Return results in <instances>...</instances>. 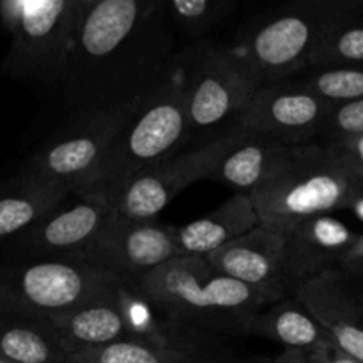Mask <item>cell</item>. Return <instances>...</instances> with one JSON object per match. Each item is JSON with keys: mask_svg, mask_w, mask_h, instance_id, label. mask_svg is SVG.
Masks as SVG:
<instances>
[{"mask_svg": "<svg viewBox=\"0 0 363 363\" xmlns=\"http://www.w3.org/2000/svg\"><path fill=\"white\" fill-rule=\"evenodd\" d=\"M261 223L280 230L363 202V181L323 145H305L280 177L250 194Z\"/></svg>", "mask_w": 363, "mask_h": 363, "instance_id": "cell-6", "label": "cell"}, {"mask_svg": "<svg viewBox=\"0 0 363 363\" xmlns=\"http://www.w3.org/2000/svg\"><path fill=\"white\" fill-rule=\"evenodd\" d=\"M248 335L262 337L293 351L312 350L330 340L311 312L294 296L264 305L250 323Z\"/></svg>", "mask_w": 363, "mask_h": 363, "instance_id": "cell-21", "label": "cell"}, {"mask_svg": "<svg viewBox=\"0 0 363 363\" xmlns=\"http://www.w3.org/2000/svg\"><path fill=\"white\" fill-rule=\"evenodd\" d=\"M0 358L9 363H66L48 323L0 307Z\"/></svg>", "mask_w": 363, "mask_h": 363, "instance_id": "cell-22", "label": "cell"}, {"mask_svg": "<svg viewBox=\"0 0 363 363\" xmlns=\"http://www.w3.org/2000/svg\"><path fill=\"white\" fill-rule=\"evenodd\" d=\"M190 363H211V362H206V360H201V358H191Z\"/></svg>", "mask_w": 363, "mask_h": 363, "instance_id": "cell-32", "label": "cell"}, {"mask_svg": "<svg viewBox=\"0 0 363 363\" xmlns=\"http://www.w3.org/2000/svg\"><path fill=\"white\" fill-rule=\"evenodd\" d=\"M318 144L323 145L333 158L344 163L351 172L357 174L363 181V135L318 142Z\"/></svg>", "mask_w": 363, "mask_h": 363, "instance_id": "cell-29", "label": "cell"}, {"mask_svg": "<svg viewBox=\"0 0 363 363\" xmlns=\"http://www.w3.org/2000/svg\"><path fill=\"white\" fill-rule=\"evenodd\" d=\"M353 7L339 0L284 4L243 27L227 50L257 85L287 80L307 69L328 32L354 16Z\"/></svg>", "mask_w": 363, "mask_h": 363, "instance_id": "cell-4", "label": "cell"}, {"mask_svg": "<svg viewBox=\"0 0 363 363\" xmlns=\"http://www.w3.org/2000/svg\"><path fill=\"white\" fill-rule=\"evenodd\" d=\"M186 80V149L202 147L234 131L259 87L225 45L194 43L179 53Z\"/></svg>", "mask_w": 363, "mask_h": 363, "instance_id": "cell-7", "label": "cell"}, {"mask_svg": "<svg viewBox=\"0 0 363 363\" xmlns=\"http://www.w3.org/2000/svg\"><path fill=\"white\" fill-rule=\"evenodd\" d=\"M236 128L208 145L184 149L179 155L145 170L131 179L113 199V211L131 220H156V216L195 181L208 179L222 156L245 135Z\"/></svg>", "mask_w": 363, "mask_h": 363, "instance_id": "cell-12", "label": "cell"}, {"mask_svg": "<svg viewBox=\"0 0 363 363\" xmlns=\"http://www.w3.org/2000/svg\"><path fill=\"white\" fill-rule=\"evenodd\" d=\"M186 137V80L176 55L169 74L128 119L94 174L74 191L99 194L113 202L131 179L184 151Z\"/></svg>", "mask_w": 363, "mask_h": 363, "instance_id": "cell-3", "label": "cell"}, {"mask_svg": "<svg viewBox=\"0 0 363 363\" xmlns=\"http://www.w3.org/2000/svg\"><path fill=\"white\" fill-rule=\"evenodd\" d=\"M287 80L332 106L363 98V66L311 67Z\"/></svg>", "mask_w": 363, "mask_h": 363, "instance_id": "cell-24", "label": "cell"}, {"mask_svg": "<svg viewBox=\"0 0 363 363\" xmlns=\"http://www.w3.org/2000/svg\"><path fill=\"white\" fill-rule=\"evenodd\" d=\"M147 96L112 108L67 112L64 123L32 149L20 170L78 190L94 174L113 138Z\"/></svg>", "mask_w": 363, "mask_h": 363, "instance_id": "cell-9", "label": "cell"}, {"mask_svg": "<svg viewBox=\"0 0 363 363\" xmlns=\"http://www.w3.org/2000/svg\"><path fill=\"white\" fill-rule=\"evenodd\" d=\"M89 0H2L0 25L9 48L0 74L59 92L74 32Z\"/></svg>", "mask_w": 363, "mask_h": 363, "instance_id": "cell-5", "label": "cell"}, {"mask_svg": "<svg viewBox=\"0 0 363 363\" xmlns=\"http://www.w3.org/2000/svg\"><path fill=\"white\" fill-rule=\"evenodd\" d=\"M362 255H363V236H358L357 243L353 245V248H351V250H350V254L346 255V259H344L342 266H344V264H347V262L354 261V259L362 257ZM342 266H340V268H342Z\"/></svg>", "mask_w": 363, "mask_h": 363, "instance_id": "cell-31", "label": "cell"}, {"mask_svg": "<svg viewBox=\"0 0 363 363\" xmlns=\"http://www.w3.org/2000/svg\"><path fill=\"white\" fill-rule=\"evenodd\" d=\"M126 284L170 321L197 333L248 335L255 314L272 303L259 291L220 273L206 257H176Z\"/></svg>", "mask_w": 363, "mask_h": 363, "instance_id": "cell-2", "label": "cell"}, {"mask_svg": "<svg viewBox=\"0 0 363 363\" xmlns=\"http://www.w3.org/2000/svg\"><path fill=\"white\" fill-rule=\"evenodd\" d=\"M358 296H360V303H362V308H363V293H358Z\"/></svg>", "mask_w": 363, "mask_h": 363, "instance_id": "cell-33", "label": "cell"}, {"mask_svg": "<svg viewBox=\"0 0 363 363\" xmlns=\"http://www.w3.org/2000/svg\"><path fill=\"white\" fill-rule=\"evenodd\" d=\"M277 363H360L344 351H340L332 340L319 346L312 347V350L303 351H293L284 350L279 357L275 358Z\"/></svg>", "mask_w": 363, "mask_h": 363, "instance_id": "cell-28", "label": "cell"}, {"mask_svg": "<svg viewBox=\"0 0 363 363\" xmlns=\"http://www.w3.org/2000/svg\"><path fill=\"white\" fill-rule=\"evenodd\" d=\"M287 268L293 287L330 269H340L358 236L332 215L308 218L286 230ZM294 293V291H293Z\"/></svg>", "mask_w": 363, "mask_h": 363, "instance_id": "cell-17", "label": "cell"}, {"mask_svg": "<svg viewBox=\"0 0 363 363\" xmlns=\"http://www.w3.org/2000/svg\"><path fill=\"white\" fill-rule=\"evenodd\" d=\"M363 66V20L357 14L340 21L312 53L311 67Z\"/></svg>", "mask_w": 363, "mask_h": 363, "instance_id": "cell-25", "label": "cell"}, {"mask_svg": "<svg viewBox=\"0 0 363 363\" xmlns=\"http://www.w3.org/2000/svg\"><path fill=\"white\" fill-rule=\"evenodd\" d=\"M293 296L340 351L363 363V308L354 279L342 269H330L300 284Z\"/></svg>", "mask_w": 363, "mask_h": 363, "instance_id": "cell-15", "label": "cell"}, {"mask_svg": "<svg viewBox=\"0 0 363 363\" xmlns=\"http://www.w3.org/2000/svg\"><path fill=\"white\" fill-rule=\"evenodd\" d=\"M344 273H347L350 277H353V279H357V277H363V255L362 257L354 259V261L347 262V264H344L342 268Z\"/></svg>", "mask_w": 363, "mask_h": 363, "instance_id": "cell-30", "label": "cell"}, {"mask_svg": "<svg viewBox=\"0 0 363 363\" xmlns=\"http://www.w3.org/2000/svg\"><path fill=\"white\" fill-rule=\"evenodd\" d=\"M119 282L82 261L0 257V307L43 321L78 305L112 296Z\"/></svg>", "mask_w": 363, "mask_h": 363, "instance_id": "cell-8", "label": "cell"}, {"mask_svg": "<svg viewBox=\"0 0 363 363\" xmlns=\"http://www.w3.org/2000/svg\"><path fill=\"white\" fill-rule=\"evenodd\" d=\"M112 211V202L103 195L71 191L27 233L6 245L0 257L80 261Z\"/></svg>", "mask_w": 363, "mask_h": 363, "instance_id": "cell-10", "label": "cell"}, {"mask_svg": "<svg viewBox=\"0 0 363 363\" xmlns=\"http://www.w3.org/2000/svg\"><path fill=\"white\" fill-rule=\"evenodd\" d=\"M121 284V282H119ZM60 350L69 357L82 350L101 347L106 344L131 342L126 318L112 296L89 301L46 319Z\"/></svg>", "mask_w": 363, "mask_h": 363, "instance_id": "cell-18", "label": "cell"}, {"mask_svg": "<svg viewBox=\"0 0 363 363\" xmlns=\"http://www.w3.org/2000/svg\"><path fill=\"white\" fill-rule=\"evenodd\" d=\"M240 9L236 0H172L165 2V14L174 32L190 39V45L208 39V35L225 23Z\"/></svg>", "mask_w": 363, "mask_h": 363, "instance_id": "cell-23", "label": "cell"}, {"mask_svg": "<svg viewBox=\"0 0 363 363\" xmlns=\"http://www.w3.org/2000/svg\"><path fill=\"white\" fill-rule=\"evenodd\" d=\"M206 259L220 273L259 291L272 301L293 296L284 230L259 223L250 233Z\"/></svg>", "mask_w": 363, "mask_h": 363, "instance_id": "cell-14", "label": "cell"}, {"mask_svg": "<svg viewBox=\"0 0 363 363\" xmlns=\"http://www.w3.org/2000/svg\"><path fill=\"white\" fill-rule=\"evenodd\" d=\"M303 147L280 144L264 135L245 131L216 163L208 179L233 188L236 194L250 195L282 176L296 162Z\"/></svg>", "mask_w": 363, "mask_h": 363, "instance_id": "cell-16", "label": "cell"}, {"mask_svg": "<svg viewBox=\"0 0 363 363\" xmlns=\"http://www.w3.org/2000/svg\"><path fill=\"white\" fill-rule=\"evenodd\" d=\"M332 105L282 80L259 85L238 126L286 145L315 144L321 138Z\"/></svg>", "mask_w": 363, "mask_h": 363, "instance_id": "cell-13", "label": "cell"}, {"mask_svg": "<svg viewBox=\"0 0 363 363\" xmlns=\"http://www.w3.org/2000/svg\"><path fill=\"white\" fill-rule=\"evenodd\" d=\"M0 363H9V362H6V360H4V358H0Z\"/></svg>", "mask_w": 363, "mask_h": 363, "instance_id": "cell-34", "label": "cell"}, {"mask_svg": "<svg viewBox=\"0 0 363 363\" xmlns=\"http://www.w3.org/2000/svg\"><path fill=\"white\" fill-rule=\"evenodd\" d=\"M264 363H277L275 360H272V362H264Z\"/></svg>", "mask_w": 363, "mask_h": 363, "instance_id": "cell-35", "label": "cell"}, {"mask_svg": "<svg viewBox=\"0 0 363 363\" xmlns=\"http://www.w3.org/2000/svg\"><path fill=\"white\" fill-rule=\"evenodd\" d=\"M191 358L147 344L116 342L77 351L66 358V363H190Z\"/></svg>", "mask_w": 363, "mask_h": 363, "instance_id": "cell-26", "label": "cell"}, {"mask_svg": "<svg viewBox=\"0 0 363 363\" xmlns=\"http://www.w3.org/2000/svg\"><path fill=\"white\" fill-rule=\"evenodd\" d=\"M176 257V225L112 211L80 261L121 282H135Z\"/></svg>", "mask_w": 363, "mask_h": 363, "instance_id": "cell-11", "label": "cell"}, {"mask_svg": "<svg viewBox=\"0 0 363 363\" xmlns=\"http://www.w3.org/2000/svg\"><path fill=\"white\" fill-rule=\"evenodd\" d=\"M174 45L163 0H89L57 94L67 112L137 101L169 74Z\"/></svg>", "mask_w": 363, "mask_h": 363, "instance_id": "cell-1", "label": "cell"}, {"mask_svg": "<svg viewBox=\"0 0 363 363\" xmlns=\"http://www.w3.org/2000/svg\"><path fill=\"white\" fill-rule=\"evenodd\" d=\"M363 135V98L332 106L325 130L318 142Z\"/></svg>", "mask_w": 363, "mask_h": 363, "instance_id": "cell-27", "label": "cell"}, {"mask_svg": "<svg viewBox=\"0 0 363 363\" xmlns=\"http://www.w3.org/2000/svg\"><path fill=\"white\" fill-rule=\"evenodd\" d=\"M71 191L21 170L0 184V250L27 233Z\"/></svg>", "mask_w": 363, "mask_h": 363, "instance_id": "cell-20", "label": "cell"}, {"mask_svg": "<svg viewBox=\"0 0 363 363\" xmlns=\"http://www.w3.org/2000/svg\"><path fill=\"white\" fill-rule=\"evenodd\" d=\"M261 223L248 194H234L206 216L176 225L179 257H208Z\"/></svg>", "mask_w": 363, "mask_h": 363, "instance_id": "cell-19", "label": "cell"}]
</instances>
